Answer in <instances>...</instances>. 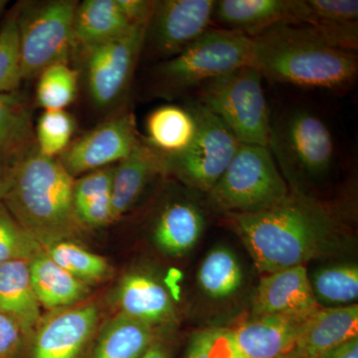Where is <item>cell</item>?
Returning <instances> with one entry per match:
<instances>
[{"mask_svg":"<svg viewBox=\"0 0 358 358\" xmlns=\"http://www.w3.org/2000/svg\"><path fill=\"white\" fill-rule=\"evenodd\" d=\"M251 38V66L270 81L341 89L357 76V56L327 44L308 25L278 23Z\"/></svg>","mask_w":358,"mask_h":358,"instance_id":"7a4b0ae2","label":"cell"},{"mask_svg":"<svg viewBox=\"0 0 358 358\" xmlns=\"http://www.w3.org/2000/svg\"><path fill=\"white\" fill-rule=\"evenodd\" d=\"M315 310L253 317L232 329L240 357L277 358L291 352Z\"/></svg>","mask_w":358,"mask_h":358,"instance_id":"4fadbf2b","label":"cell"},{"mask_svg":"<svg viewBox=\"0 0 358 358\" xmlns=\"http://www.w3.org/2000/svg\"><path fill=\"white\" fill-rule=\"evenodd\" d=\"M214 0H159L148 23L145 44L152 57L162 61L178 55L208 31Z\"/></svg>","mask_w":358,"mask_h":358,"instance_id":"8fae6325","label":"cell"},{"mask_svg":"<svg viewBox=\"0 0 358 358\" xmlns=\"http://www.w3.org/2000/svg\"><path fill=\"white\" fill-rule=\"evenodd\" d=\"M140 141L133 113L122 112L72 141L57 159L75 178L117 164L133 152Z\"/></svg>","mask_w":358,"mask_h":358,"instance_id":"7c38bea8","label":"cell"},{"mask_svg":"<svg viewBox=\"0 0 358 358\" xmlns=\"http://www.w3.org/2000/svg\"><path fill=\"white\" fill-rule=\"evenodd\" d=\"M310 282L320 306H350L357 301L358 267L355 264L317 268L310 275Z\"/></svg>","mask_w":358,"mask_h":358,"instance_id":"f1b7e54d","label":"cell"},{"mask_svg":"<svg viewBox=\"0 0 358 358\" xmlns=\"http://www.w3.org/2000/svg\"><path fill=\"white\" fill-rule=\"evenodd\" d=\"M122 14L131 25H148L152 13H154L155 1L150 0H115Z\"/></svg>","mask_w":358,"mask_h":358,"instance_id":"74e56055","label":"cell"},{"mask_svg":"<svg viewBox=\"0 0 358 358\" xmlns=\"http://www.w3.org/2000/svg\"><path fill=\"white\" fill-rule=\"evenodd\" d=\"M357 17V0H300L298 24L348 23Z\"/></svg>","mask_w":358,"mask_h":358,"instance_id":"d590c367","label":"cell"},{"mask_svg":"<svg viewBox=\"0 0 358 358\" xmlns=\"http://www.w3.org/2000/svg\"><path fill=\"white\" fill-rule=\"evenodd\" d=\"M188 195L176 194V197L167 199L155 217V243L171 256L185 255L196 245L203 233V208Z\"/></svg>","mask_w":358,"mask_h":358,"instance_id":"e0dca14e","label":"cell"},{"mask_svg":"<svg viewBox=\"0 0 358 358\" xmlns=\"http://www.w3.org/2000/svg\"><path fill=\"white\" fill-rule=\"evenodd\" d=\"M288 183L267 147L241 143L213 188L204 195L217 213L263 210L288 196Z\"/></svg>","mask_w":358,"mask_h":358,"instance_id":"8992f818","label":"cell"},{"mask_svg":"<svg viewBox=\"0 0 358 358\" xmlns=\"http://www.w3.org/2000/svg\"><path fill=\"white\" fill-rule=\"evenodd\" d=\"M74 181L57 157L37 152L9 171L2 201L42 248L75 241L86 227L73 203Z\"/></svg>","mask_w":358,"mask_h":358,"instance_id":"3957f363","label":"cell"},{"mask_svg":"<svg viewBox=\"0 0 358 358\" xmlns=\"http://www.w3.org/2000/svg\"><path fill=\"white\" fill-rule=\"evenodd\" d=\"M183 358H241L235 345L233 329L212 327L192 334Z\"/></svg>","mask_w":358,"mask_h":358,"instance_id":"e575fe53","label":"cell"},{"mask_svg":"<svg viewBox=\"0 0 358 358\" xmlns=\"http://www.w3.org/2000/svg\"><path fill=\"white\" fill-rule=\"evenodd\" d=\"M358 336L357 305L317 308L303 327L294 350L301 358L322 352Z\"/></svg>","mask_w":358,"mask_h":358,"instance_id":"44dd1931","label":"cell"},{"mask_svg":"<svg viewBox=\"0 0 358 358\" xmlns=\"http://www.w3.org/2000/svg\"><path fill=\"white\" fill-rule=\"evenodd\" d=\"M20 322L15 317L0 313V358H13L26 338Z\"/></svg>","mask_w":358,"mask_h":358,"instance_id":"8d00e7d4","label":"cell"},{"mask_svg":"<svg viewBox=\"0 0 358 358\" xmlns=\"http://www.w3.org/2000/svg\"><path fill=\"white\" fill-rule=\"evenodd\" d=\"M7 1L6 0H0V14H1L3 9L6 8Z\"/></svg>","mask_w":358,"mask_h":358,"instance_id":"7bdbcfd3","label":"cell"},{"mask_svg":"<svg viewBox=\"0 0 358 358\" xmlns=\"http://www.w3.org/2000/svg\"><path fill=\"white\" fill-rule=\"evenodd\" d=\"M148 25L136 26L121 38L76 52L92 103L109 109L121 102L129 91L141 52Z\"/></svg>","mask_w":358,"mask_h":358,"instance_id":"30bf717a","label":"cell"},{"mask_svg":"<svg viewBox=\"0 0 358 358\" xmlns=\"http://www.w3.org/2000/svg\"><path fill=\"white\" fill-rule=\"evenodd\" d=\"M317 358H358V336L322 352Z\"/></svg>","mask_w":358,"mask_h":358,"instance_id":"ab89813d","label":"cell"},{"mask_svg":"<svg viewBox=\"0 0 358 358\" xmlns=\"http://www.w3.org/2000/svg\"><path fill=\"white\" fill-rule=\"evenodd\" d=\"M277 358H301L299 353L296 352V350H292L291 352L288 353H285V355H281V357Z\"/></svg>","mask_w":358,"mask_h":358,"instance_id":"b9f144b4","label":"cell"},{"mask_svg":"<svg viewBox=\"0 0 358 358\" xmlns=\"http://www.w3.org/2000/svg\"><path fill=\"white\" fill-rule=\"evenodd\" d=\"M0 313L15 317L26 336L40 322V303L33 289L28 260L0 265Z\"/></svg>","mask_w":358,"mask_h":358,"instance_id":"d4e9b609","label":"cell"},{"mask_svg":"<svg viewBox=\"0 0 358 358\" xmlns=\"http://www.w3.org/2000/svg\"><path fill=\"white\" fill-rule=\"evenodd\" d=\"M134 27L122 14L115 0L80 2L73 26L75 54L82 49L121 38Z\"/></svg>","mask_w":358,"mask_h":358,"instance_id":"603a6c76","label":"cell"},{"mask_svg":"<svg viewBox=\"0 0 358 358\" xmlns=\"http://www.w3.org/2000/svg\"><path fill=\"white\" fill-rule=\"evenodd\" d=\"M155 334V327L119 313L103 327L93 358H141Z\"/></svg>","mask_w":358,"mask_h":358,"instance_id":"4316f807","label":"cell"},{"mask_svg":"<svg viewBox=\"0 0 358 358\" xmlns=\"http://www.w3.org/2000/svg\"><path fill=\"white\" fill-rule=\"evenodd\" d=\"M30 279L40 306L46 308L70 307L90 293L89 285L80 281L40 250L28 260Z\"/></svg>","mask_w":358,"mask_h":358,"instance_id":"cb8c5ba5","label":"cell"},{"mask_svg":"<svg viewBox=\"0 0 358 358\" xmlns=\"http://www.w3.org/2000/svg\"><path fill=\"white\" fill-rule=\"evenodd\" d=\"M262 75L244 66L199 87L197 102L230 129L241 143L268 148L271 120Z\"/></svg>","mask_w":358,"mask_h":358,"instance_id":"52a82bcc","label":"cell"},{"mask_svg":"<svg viewBox=\"0 0 358 358\" xmlns=\"http://www.w3.org/2000/svg\"><path fill=\"white\" fill-rule=\"evenodd\" d=\"M252 56L248 35L224 28L209 29L178 55L155 67V87L162 95H178L251 65Z\"/></svg>","mask_w":358,"mask_h":358,"instance_id":"5b68a950","label":"cell"},{"mask_svg":"<svg viewBox=\"0 0 358 358\" xmlns=\"http://www.w3.org/2000/svg\"><path fill=\"white\" fill-rule=\"evenodd\" d=\"M115 166L103 167L74 181L73 203L85 227L112 222V185Z\"/></svg>","mask_w":358,"mask_h":358,"instance_id":"484cf974","label":"cell"},{"mask_svg":"<svg viewBox=\"0 0 358 358\" xmlns=\"http://www.w3.org/2000/svg\"><path fill=\"white\" fill-rule=\"evenodd\" d=\"M44 250L54 262L85 284L102 282L112 273L105 258L92 253L75 241L57 242Z\"/></svg>","mask_w":358,"mask_h":358,"instance_id":"f546056e","label":"cell"},{"mask_svg":"<svg viewBox=\"0 0 358 358\" xmlns=\"http://www.w3.org/2000/svg\"><path fill=\"white\" fill-rule=\"evenodd\" d=\"M166 176L164 159L141 140L115 166L112 185V222L119 220L136 203L150 180Z\"/></svg>","mask_w":358,"mask_h":358,"instance_id":"d6986e66","label":"cell"},{"mask_svg":"<svg viewBox=\"0 0 358 358\" xmlns=\"http://www.w3.org/2000/svg\"><path fill=\"white\" fill-rule=\"evenodd\" d=\"M257 268L271 274L338 253L346 243L338 214L312 195L291 192L273 206L225 214Z\"/></svg>","mask_w":358,"mask_h":358,"instance_id":"6da1fadb","label":"cell"},{"mask_svg":"<svg viewBox=\"0 0 358 358\" xmlns=\"http://www.w3.org/2000/svg\"><path fill=\"white\" fill-rule=\"evenodd\" d=\"M8 173L3 169H0V200L3 199L4 193H6L7 181H8Z\"/></svg>","mask_w":358,"mask_h":358,"instance_id":"60d3db41","label":"cell"},{"mask_svg":"<svg viewBox=\"0 0 358 358\" xmlns=\"http://www.w3.org/2000/svg\"><path fill=\"white\" fill-rule=\"evenodd\" d=\"M145 143L164 160L185 154L197 133V121L186 105H164L148 115L145 122Z\"/></svg>","mask_w":358,"mask_h":358,"instance_id":"7402d4cb","label":"cell"},{"mask_svg":"<svg viewBox=\"0 0 358 358\" xmlns=\"http://www.w3.org/2000/svg\"><path fill=\"white\" fill-rule=\"evenodd\" d=\"M115 301L120 313L157 327L176 320L173 298L154 275L133 272L122 278Z\"/></svg>","mask_w":358,"mask_h":358,"instance_id":"ac0fdd59","label":"cell"},{"mask_svg":"<svg viewBox=\"0 0 358 358\" xmlns=\"http://www.w3.org/2000/svg\"><path fill=\"white\" fill-rule=\"evenodd\" d=\"M37 152L29 96L20 89L0 94V169L9 173Z\"/></svg>","mask_w":358,"mask_h":358,"instance_id":"2e32d148","label":"cell"},{"mask_svg":"<svg viewBox=\"0 0 358 358\" xmlns=\"http://www.w3.org/2000/svg\"><path fill=\"white\" fill-rule=\"evenodd\" d=\"M75 129L76 122L67 110H44L35 128L39 154L47 157L62 155L72 143Z\"/></svg>","mask_w":358,"mask_h":358,"instance_id":"1f68e13d","label":"cell"},{"mask_svg":"<svg viewBox=\"0 0 358 358\" xmlns=\"http://www.w3.org/2000/svg\"><path fill=\"white\" fill-rule=\"evenodd\" d=\"M200 288L212 299H224L239 291L243 284V271L236 255L229 248L212 249L199 270Z\"/></svg>","mask_w":358,"mask_h":358,"instance_id":"83f0119b","label":"cell"},{"mask_svg":"<svg viewBox=\"0 0 358 358\" xmlns=\"http://www.w3.org/2000/svg\"><path fill=\"white\" fill-rule=\"evenodd\" d=\"M21 82L20 31L15 7L0 29V94L20 89Z\"/></svg>","mask_w":358,"mask_h":358,"instance_id":"d6a6232c","label":"cell"},{"mask_svg":"<svg viewBox=\"0 0 358 358\" xmlns=\"http://www.w3.org/2000/svg\"><path fill=\"white\" fill-rule=\"evenodd\" d=\"M141 358H173V345L171 341L164 334H155L154 341Z\"/></svg>","mask_w":358,"mask_h":358,"instance_id":"f35d334b","label":"cell"},{"mask_svg":"<svg viewBox=\"0 0 358 358\" xmlns=\"http://www.w3.org/2000/svg\"><path fill=\"white\" fill-rule=\"evenodd\" d=\"M79 2L48 0L17 6L21 78L32 80L74 59V16Z\"/></svg>","mask_w":358,"mask_h":358,"instance_id":"ba28073f","label":"cell"},{"mask_svg":"<svg viewBox=\"0 0 358 358\" xmlns=\"http://www.w3.org/2000/svg\"><path fill=\"white\" fill-rule=\"evenodd\" d=\"M268 148L291 192L307 194L308 186L322 181L333 166L331 131L322 117L305 108L287 110L271 121Z\"/></svg>","mask_w":358,"mask_h":358,"instance_id":"277c9868","label":"cell"},{"mask_svg":"<svg viewBox=\"0 0 358 358\" xmlns=\"http://www.w3.org/2000/svg\"><path fill=\"white\" fill-rule=\"evenodd\" d=\"M188 106L196 117V136L185 154L164 160V169L166 176L206 195L229 166L241 143L201 103L195 101Z\"/></svg>","mask_w":358,"mask_h":358,"instance_id":"9c48e42d","label":"cell"},{"mask_svg":"<svg viewBox=\"0 0 358 358\" xmlns=\"http://www.w3.org/2000/svg\"><path fill=\"white\" fill-rule=\"evenodd\" d=\"M296 11V0H219L213 20L224 29L254 37L278 23H294Z\"/></svg>","mask_w":358,"mask_h":358,"instance_id":"ffe728a7","label":"cell"},{"mask_svg":"<svg viewBox=\"0 0 358 358\" xmlns=\"http://www.w3.org/2000/svg\"><path fill=\"white\" fill-rule=\"evenodd\" d=\"M99 310L94 303L67 308L40 324L32 358H77L96 329Z\"/></svg>","mask_w":358,"mask_h":358,"instance_id":"5bb4252c","label":"cell"},{"mask_svg":"<svg viewBox=\"0 0 358 358\" xmlns=\"http://www.w3.org/2000/svg\"><path fill=\"white\" fill-rule=\"evenodd\" d=\"M79 78V70L65 63L45 69L37 82V106L45 110H65L76 99Z\"/></svg>","mask_w":358,"mask_h":358,"instance_id":"4dcf8cb0","label":"cell"},{"mask_svg":"<svg viewBox=\"0 0 358 358\" xmlns=\"http://www.w3.org/2000/svg\"><path fill=\"white\" fill-rule=\"evenodd\" d=\"M41 249L0 200V265L9 261L29 260Z\"/></svg>","mask_w":358,"mask_h":358,"instance_id":"836d02e7","label":"cell"},{"mask_svg":"<svg viewBox=\"0 0 358 358\" xmlns=\"http://www.w3.org/2000/svg\"><path fill=\"white\" fill-rule=\"evenodd\" d=\"M320 308L305 265L284 268L261 279L253 300V317L312 312Z\"/></svg>","mask_w":358,"mask_h":358,"instance_id":"9a60e30c","label":"cell"}]
</instances>
